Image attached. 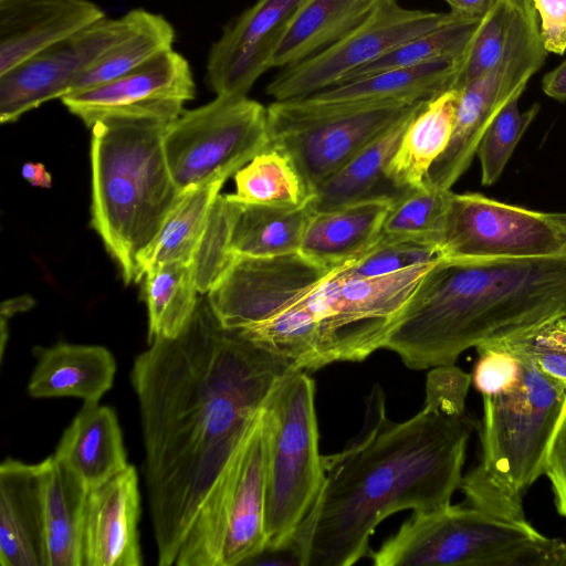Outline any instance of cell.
Masks as SVG:
<instances>
[{"label":"cell","instance_id":"6da1fadb","mask_svg":"<svg viewBox=\"0 0 566 566\" xmlns=\"http://www.w3.org/2000/svg\"><path fill=\"white\" fill-rule=\"evenodd\" d=\"M134 360L144 476L160 566L175 565L210 490L291 361L226 329L207 296Z\"/></svg>","mask_w":566,"mask_h":566},{"label":"cell","instance_id":"7a4b0ae2","mask_svg":"<svg viewBox=\"0 0 566 566\" xmlns=\"http://www.w3.org/2000/svg\"><path fill=\"white\" fill-rule=\"evenodd\" d=\"M422 407L394 421L384 389L373 386L360 432L342 451L323 455L322 490L289 547L297 565H354L389 515L451 504L474 423L429 395Z\"/></svg>","mask_w":566,"mask_h":566},{"label":"cell","instance_id":"3957f363","mask_svg":"<svg viewBox=\"0 0 566 566\" xmlns=\"http://www.w3.org/2000/svg\"><path fill=\"white\" fill-rule=\"evenodd\" d=\"M562 317L566 255L441 259L422 277L384 348L410 369H429Z\"/></svg>","mask_w":566,"mask_h":566},{"label":"cell","instance_id":"277c9868","mask_svg":"<svg viewBox=\"0 0 566 566\" xmlns=\"http://www.w3.org/2000/svg\"><path fill=\"white\" fill-rule=\"evenodd\" d=\"M170 122L113 115L92 127V226L126 284L143 279V259L182 191L166 158Z\"/></svg>","mask_w":566,"mask_h":566},{"label":"cell","instance_id":"5b68a950","mask_svg":"<svg viewBox=\"0 0 566 566\" xmlns=\"http://www.w3.org/2000/svg\"><path fill=\"white\" fill-rule=\"evenodd\" d=\"M368 556L375 566H566V542L463 503L413 512Z\"/></svg>","mask_w":566,"mask_h":566},{"label":"cell","instance_id":"8992f818","mask_svg":"<svg viewBox=\"0 0 566 566\" xmlns=\"http://www.w3.org/2000/svg\"><path fill=\"white\" fill-rule=\"evenodd\" d=\"M269 444L264 406L210 490L175 565L235 566L266 552Z\"/></svg>","mask_w":566,"mask_h":566},{"label":"cell","instance_id":"52a82bcc","mask_svg":"<svg viewBox=\"0 0 566 566\" xmlns=\"http://www.w3.org/2000/svg\"><path fill=\"white\" fill-rule=\"evenodd\" d=\"M265 407L270 422L266 552H283L289 551L325 479L314 380L305 370H293L275 387Z\"/></svg>","mask_w":566,"mask_h":566},{"label":"cell","instance_id":"ba28073f","mask_svg":"<svg viewBox=\"0 0 566 566\" xmlns=\"http://www.w3.org/2000/svg\"><path fill=\"white\" fill-rule=\"evenodd\" d=\"M515 356L522 361L518 381L503 392L483 396L478 468L503 489L523 496L545 473L549 440L566 401V384Z\"/></svg>","mask_w":566,"mask_h":566},{"label":"cell","instance_id":"9c48e42d","mask_svg":"<svg viewBox=\"0 0 566 566\" xmlns=\"http://www.w3.org/2000/svg\"><path fill=\"white\" fill-rule=\"evenodd\" d=\"M437 262L371 277L346 275L343 269L348 262L332 271L308 295L317 324L314 369L363 361L384 348L400 313Z\"/></svg>","mask_w":566,"mask_h":566},{"label":"cell","instance_id":"30bf717a","mask_svg":"<svg viewBox=\"0 0 566 566\" xmlns=\"http://www.w3.org/2000/svg\"><path fill=\"white\" fill-rule=\"evenodd\" d=\"M401 102L335 104L307 97L273 101L268 107L272 144L294 159L315 189L415 105Z\"/></svg>","mask_w":566,"mask_h":566},{"label":"cell","instance_id":"8fae6325","mask_svg":"<svg viewBox=\"0 0 566 566\" xmlns=\"http://www.w3.org/2000/svg\"><path fill=\"white\" fill-rule=\"evenodd\" d=\"M271 146L266 107L248 96H217L184 111L164 135L167 163L181 191L226 181Z\"/></svg>","mask_w":566,"mask_h":566},{"label":"cell","instance_id":"7c38bea8","mask_svg":"<svg viewBox=\"0 0 566 566\" xmlns=\"http://www.w3.org/2000/svg\"><path fill=\"white\" fill-rule=\"evenodd\" d=\"M537 12L532 0H522L515 30L501 62L458 90L453 133L436 159L426 184L440 190L451 187L470 167L491 120L514 97H521L546 60Z\"/></svg>","mask_w":566,"mask_h":566},{"label":"cell","instance_id":"4fadbf2b","mask_svg":"<svg viewBox=\"0 0 566 566\" xmlns=\"http://www.w3.org/2000/svg\"><path fill=\"white\" fill-rule=\"evenodd\" d=\"M462 18L449 12L406 9L397 0L381 1L373 13L319 53L281 69L266 94L274 101L308 97L338 85L348 74L423 33Z\"/></svg>","mask_w":566,"mask_h":566},{"label":"cell","instance_id":"5bb4252c","mask_svg":"<svg viewBox=\"0 0 566 566\" xmlns=\"http://www.w3.org/2000/svg\"><path fill=\"white\" fill-rule=\"evenodd\" d=\"M438 245L443 259L566 255V241L548 213L452 191Z\"/></svg>","mask_w":566,"mask_h":566},{"label":"cell","instance_id":"9a60e30c","mask_svg":"<svg viewBox=\"0 0 566 566\" xmlns=\"http://www.w3.org/2000/svg\"><path fill=\"white\" fill-rule=\"evenodd\" d=\"M336 268L300 251L274 256L233 254L207 298L220 324L240 332L293 305Z\"/></svg>","mask_w":566,"mask_h":566},{"label":"cell","instance_id":"2e32d148","mask_svg":"<svg viewBox=\"0 0 566 566\" xmlns=\"http://www.w3.org/2000/svg\"><path fill=\"white\" fill-rule=\"evenodd\" d=\"M134 23V12L104 17L0 75V120L12 123L41 104L69 95Z\"/></svg>","mask_w":566,"mask_h":566},{"label":"cell","instance_id":"e0dca14e","mask_svg":"<svg viewBox=\"0 0 566 566\" xmlns=\"http://www.w3.org/2000/svg\"><path fill=\"white\" fill-rule=\"evenodd\" d=\"M188 60L169 50L111 82L61 98L87 127L113 115L151 116L172 122L195 98Z\"/></svg>","mask_w":566,"mask_h":566},{"label":"cell","instance_id":"ac0fdd59","mask_svg":"<svg viewBox=\"0 0 566 566\" xmlns=\"http://www.w3.org/2000/svg\"><path fill=\"white\" fill-rule=\"evenodd\" d=\"M305 0H258L223 29L207 61V81L217 96H248L271 69L290 21Z\"/></svg>","mask_w":566,"mask_h":566},{"label":"cell","instance_id":"d6986e66","mask_svg":"<svg viewBox=\"0 0 566 566\" xmlns=\"http://www.w3.org/2000/svg\"><path fill=\"white\" fill-rule=\"evenodd\" d=\"M140 496L133 465L87 492L82 528V566L143 564Z\"/></svg>","mask_w":566,"mask_h":566},{"label":"cell","instance_id":"ffe728a7","mask_svg":"<svg viewBox=\"0 0 566 566\" xmlns=\"http://www.w3.org/2000/svg\"><path fill=\"white\" fill-rule=\"evenodd\" d=\"M104 17L91 0H0V75Z\"/></svg>","mask_w":566,"mask_h":566},{"label":"cell","instance_id":"44dd1931","mask_svg":"<svg viewBox=\"0 0 566 566\" xmlns=\"http://www.w3.org/2000/svg\"><path fill=\"white\" fill-rule=\"evenodd\" d=\"M42 566H82L88 490L53 454L36 464Z\"/></svg>","mask_w":566,"mask_h":566},{"label":"cell","instance_id":"7402d4cb","mask_svg":"<svg viewBox=\"0 0 566 566\" xmlns=\"http://www.w3.org/2000/svg\"><path fill=\"white\" fill-rule=\"evenodd\" d=\"M395 199L384 195L315 212L307 224L300 252L329 266L361 258L378 242Z\"/></svg>","mask_w":566,"mask_h":566},{"label":"cell","instance_id":"603a6c76","mask_svg":"<svg viewBox=\"0 0 566 566\" xmlns=\"http://www.w3.org/2000/svg\"><path fill=\"white\" fill-rule=\"evenodd\" d=\"M53 457L88 491L129 465L117 416L98 403L83 405L64 430Z\"/></svg>","mask_w":566,"mask_h":566},{"label":"cell","instance_id":"cb8c5ba5","mask_svg":"<svg viewBox=\"0 0 566 566\" xmlns=\"http://www.w3.org/2000/svg\"><path fill=\"white\" fill-rule=\"evenodd\" d=\"M34 353L38 360L27 387L33 398L76 397L98 403L113 386L116 363L106 347L60 343Z\"/></svg>","mask_w":566,"mask_h":566},{"label":"cell","instance_id":"d4e9b609","mask_svg":"<svg viewBox=\"0 0 566 566\" xmlns=\"http://www.w3.org/2000/svg\"><path fill=\"white\" fill-rule=\"evenodd\" d=\"M458 90L450 88L422 102L411 117L385 176L399 193L426 187V177L451 139Z\"/></svg>","mask_w":566,"mask_h":566},{"label":"cell","instance_id":"484cf974","mask_svg":"<svg viewBox=\"0 0 566 566\" xmlns=\"http://www.w3.org/2000/svg\"><path fill=\"white\" fill-rule=\"evenodd\" d=\"M0 564L42 566L36 464L11 458L0 465Z\"/></svg>","mask_w":566,"mask_h":566},{"label":"cell","instance_id":"4316f807","mask_svg":"<svg viewBox=\"0 0 566 566\" xmlns=\"http://www.w3.org/2000/svg\"><path fill=\"white\" fill-rule=\"evenodd\" d=\"M380 0H305L285 29L272 67L297 64L327 49L361 22Z\"/></svg>","mask_w":566,"mask_h":566},{"label":"cell","instance_id":"83f0119b","mask_svg":"<svg viewBox=\"0 0 566 566\" xmlns=\"http://www.w3.org/2000/svg\"><path fill=\"white\" fill-rule=\"evenodd\" d=\"M458 61V59H441L416 66L385 70L338 84L307 98L335 104L376 102L413 104L450 90Z\"/></svg>","mask_w":566,"mask_h":566},{"label":"cell","instance_id":"f1b7e54d","mask_svg":"<svg viewBox=\"0 0 566 566\" xmlns=\"http://www.w3.org/2000/svg\"><path fill=\"white\" fill-rule=\"evenodd\" d=\"M422 102H417L395 125L367 144L315 189L312 200L315 212L329 211L364 199L384 196L386 193L380 190L381 188H391L396 191L386 179L385 169Z\"/></svg>","mask_w":566,"mask_h":566},{"label":"cell","instance_id":"f546056e","mask_svg":"<svg viewBox=\"0 0 566 566\" xmlns=\"http://www.w3.org/2000/svg\"><path fill=\"white\" fill-rule=\"evenodd\" d=\"M312 200L296 208L238 200L230 237L231 254L274 256L300 251L307 224L315 213Z\"/></svg>","mask_w":566,"mask_h":566},{"label":"cell","instance_id":"4dcf8cb0","mask_svg":"<svg viewBox=\"0 0 566 566\" xmlns=\"http://www.w3.org/2000/svg\"><path fill=\"white\" fill-rule=\"evenodd\" d=\"M224 180H213L182 191L142 262L149 269L169 262H192L209 213Z\"/></svg>","mask_w":566,"mask_h":566},{"label":"cell","instance_id":"1f68e13d","mask_svg":"<svg viewBox=\"0 0 566 566\" xmlns=\"http://www.w3.org/2000/svg\"><path fill=\"white\" fill-rule=\"evenodd\" d=\"M192 262H169L144 275L147 338H174L191 318L199 297Z\"/></svg>","mask_w":566,"mask_h":566},{"label":"cell","instance_id":"d6a6232c","mask_svg":"<svg viewBox=\"0 0 566 566\" xmlns=\"http://www.w3.org/2000/svg\"><path fill=\"white\" fill-rule=\"evenodd\" d=\"M234 181L233 196L244 203L296 208L314 197L292 156L275 144L239 169Z\"/></svg>","mask_w":566,"mask_h":566},{"label":"cell","instance_id":"836d02e7","mask_svg":"<svg viewBox=\"0 0 566 566\" xmlns=\"http://www.w3.org/2000/svg\"><path fill=\"white\" fill-rule=\"evenodd\" d=\"M133 12L129 33L77 81L70 94L111 82L172 49L176 33L165 17L144 9Z\"/></svg>","mask_w":566,"mask_h":566},{"label":"cell","instance_id":"e575fe53","mask_svg":"<svg viewBox=\"0 0 566 566\" xmlns=\"http://www.w3.org/2000/svg\"><path fill=\"white\" fill-rule=\"evenodd\" d=\"M481 18H462L413 38L380 59L348 74L339 84L385 70L409 67L441 59H460Z\"/></svg>","mask_w":566,"mask_h":566},{"label":"cell","instance_id":"d590c367","mask_svg":"<svg viewBox=\"0 0 566 566\" xmlns=\"http://www.w3.org/2000/svg\"><path fill=\"white\" fill-rule=\"evenodd\" d=\"M521 3L522 0H492L458 61L451 88L459 90L501 62L515 30Z\"/></svg>","mask_w":566,"mask_h":566},{"label":"cell","instance_id":"8d00e7d4","mask_svg":"<svg viewBox=\"0 0 566 566\" xmlns=\"http://www.w3.org/2000/svg\"><path fill=\"white\" fill-rule=\"evenodd\" d=\"M450 191L426 185L400 193L385 219L380 238L387 241L422 240L438 244Z\"/></svg>","mask_w":566,"mask_h":566},{"label":"cell","instance_id":"74e56055","mask_svg":"<svg viewBox=\"0 0 566 566\" xmlns=\"http://www.w3.org/2000/svg\"><path fill=\"white\" fill-rule=\"evenodd\" d=\"M520 97L511 99L491 120L476 148L481 164V182L490 186L497 181L516 145L539 112L535 103L520 112Z\"/></svg>","mask_w":566,"mask_h":566},{"label":"cell","instance_id":"f35d334b","mask_svg":"<svg viewBox=\"0 0 566 566\" xmlns=\"http://www.w3.org/2000/svg\"><path fill=\"white\" fill-rule=\"evenodd\" d=\"M239 202L231 195H218L192 260L199 293H208L229 265L230 237Z\"/></svg>","mask_w":566,"mask_h":566},{"label":"cell","instance_id":"ab89813d","mask_svg":"<svg viewBox=\"0 0 566 566\" xmlns=\"http://www.w3.org/2000/svg\"><path fill=\"white\" fill-rule=\"evenodd\" d=\"M484 344L523 356L547 377L566 384V317Z\"/></svg>","mask_w":566,"mask_h":566},{"label":"cell","instance_id":"60d3db41","mask_svg":"<svg viewBox=\"0 0 566 566\" xmlns=\"http://www.w3.org/2000/svg\"><path fill=\"white\" fill-rule=\"evenodd\" d=\"M443 259L437 243L422 240H382L358 260L348 262V276L371 277L403 271Z\"/></svg>","mask_w":566,"mask_h":566},{"label":"cell","instance_id":"b9f144b4","mask_svg":"<svg viewBox=\"0 0 566 566\" xmlns=\"http://www.w3.org/2000/svg\"><path fill=\"white\" fill-rule=\"evenodd\" d=\"M475 348L479 358L471 380L482 396L503 392L518 381L522 361L517 356L490 344H481Z\"/></svg>","mask_w":566,"mask_h":566},{"label":"cell","instance_id":"7bdbcfd3","mask_svg":"<svg viewBox=\"0 0 566 566\" xmlns=\"http://www.w3.org/2000/svg\"><path fill=\"white\" fill-rule=\"evenodd\" d=\"M460 489L465 494V503L474 507L504 518L527 521L522 506V496L503 489L478 467L462 478Z\"/></svg>","mask_w":566,"mask_h":566},{"label":"cell","instance_id":"ee69618b","mask_svg":"<svg viewBox=\"0 0 566 566\" xmlns=\"http://www.w3.org/2000/svg\"><path fill=\"white\" fill-rule=\"evenodd\" d=\"M544 474L551 481L557 512L566 517V401L549 440Z\"/></svg>","mask_w":566,"mask_h":566},{"label":"cell","instance_id":"f6af8a7d","mask_svg":"<svg viewBox=\"0 0 566 566\" xmlns=\"http://www.w3.org/2000/svg\"><path fill=\"white\" fill-rule=\"evenodd\" d=\"M539 15L541 38L547 53L566 51V0H532Z\"/></svg>","mask_w":566,"mask_h":566},{"label":"cell","instance_id":"bcb514c9","mask_svg":"<svg viewBox=\"0 0 566 566\" xmlns=\"http://www.w3.org/2000/svg\"><path fill=\"white\" fill-rule=\"evenodd\" d=\"M544 93L558 102H566V59L543 76Z\"/></svg>","mask_w":566,"mask_h":566},{"label":"cell","instance_id":"7dc6e473","mask_svg":"<svg viewBox=\"0 0 566 566\" xmlns=\"http://www.w3.org/2000/svg\"><path fill=\"white\" fill-rule=\"evenodd\" d=\"M451 11L468 18H482L489 10L492 0H444Z\"/></svg>","mask_w":566,"mask_h":566},{"label":"cell","instance_id":"c3c4849f","mask_svg":"<svg viewBox=\"0 0 566 566\" xmlns=\"http://www.w3.org/2000/svg\"><path fill=\"white\" fill-rule=\"evenodd\" d=\"M21 174L32 186L50 188L52 185V177L41 163H25Z\"/></svg>","mask_w":566,"mask_h":566},{"label":"cell","instance_id":"681fc988","mask_svg":"<svg viewBox=\"0 0 566 566\" xmlns=\"http://www.w3.org/2000/svg\"><path fill=\"white\" fill-rule=\"evenodd\" d=\"M548 217L560 230L566 241V212H551Z\"/></svg>","mask_w":566,"mask_h":566},{"label":"cell","instance_id":"f907efd6","mask_svg":"<svg viewBox=\"0 0 566 566\" xmlns=\"http://www.w3.org/2000/svg\"><path fill=\"white\" fill-rule=\"evenodd\" d=\"M380 1H384V0H380ZM386 1H388V0H386Z\"/></svg>","mask_w":566,"mask_h":566}]
</instances>
